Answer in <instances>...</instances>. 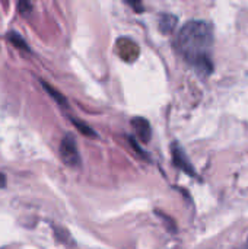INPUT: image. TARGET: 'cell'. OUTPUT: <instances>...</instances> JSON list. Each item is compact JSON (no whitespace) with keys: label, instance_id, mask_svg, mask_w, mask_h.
Returning <instances> with one entry per match:
<instances>
[{"label":"cell","instance_id":"1","mask_svg":"<svg viewBox=\"0 0 248 249\" xmlns=\"http://www.w3.org/2000/svg\"><path fill=\"white\" fill-rule=\"evenodd\" d=\"M213 31L208 22H187L177 35V50L203 76L213 70L212 63Z\"/></svg>","mask_w":248,"mask_h":249},{"label":"cell","instance_id":"2","mask_svg":"<svg viewBox=\"0 0 248 249\" xmlns=\"http://www.w3.org/2000/svg\"><path fill=\"white\" fill-rule=\"evenodd\" d=\"M60 158L70 168L80 166V155H79V150H77L73 136L66 134L63 137V140L60 143Z\"/></svg>","mask_w":248,"mask_h":249},{"label":"cell","instance_id":"3","mask_svg":"<svg viewBox=\"0 0 248 249\" xmlns=\"http://www.w3.org/2000/svg\"><path fill=\"white\" fill-rule=\"evenodd\" d=\"M171 150H172V160H174L175 166H178L180 169H183L186 174L194 177V175H196V174H194V169H193V166H191L189 158L186 156L184 150L181 149V146H180L178 143H174L172 147H171Z\"/></svg>","mask_w":248,"mask_h":249},{"label":"cell","instance_id":"4","mask_svg":"<svg viewBox=\"0 0 248 249\" xmlns=\"http://www.w3.org/2000/svg\"><path fill=\"white\" fill-rule=\"evenodd\" d=\"M117 53H118L126 61H133V60H136V57L139 55V48H137V45H136L133 41L123 38V39H120V41L117 42Z\"/></svg>","mask_w":248,"mask_h":249},{"label":"cell","instance_id":"5","mask_svg":"<svg viewBox=\"0 0 248 249\" xmlns=\"http://www.w3.org/2000/svg\"><path fill=\"white\" fill-rule=\"evenodd\" d=\"M132 125H133V128H134L137 137H139L143 143H148V142L151 140L152 131H151V125H149L148 120H145V118H142V117L133 118V120H132Z\"/></svg>","mask_w":248,"mask_h":249},{"label":"cell","instance_id":"6","mask_svg":"<svg viewBox=\"0 0 248 249\" xmlns=\"http://www.w3.org/2000/svg\"><path fill=\"white\" fill-rule=\"evenodd\" d=\"M177 22H178V19H177L174 15L165 13V15H162L161 19H159V31H161L162 34H165V35L172 34L174 29L177 28Z\"/></svg>","mask_w":248,"mask_h":249},{"label":"cell","instance_id":"7","mask_svg":"<svg viewBox=\"0 0 248 249\" xmlns=\"http://www.w3.org/2000/svg\"><path fill=\"white\" fill-rule=\"evenodd\" d=\"M7 39H9L16 48H19V50H22V51H29L28 44L25 42V39L22 38L20 34H18V32H9V34H7Z\"/></svg>","mask_w":248,"mask_h":249},{"label":"cell","instance_id":"8","mask_svg":"<svg viewBox=\"0 0 248 249\" xmlns=\"http://www.w3.org/2000/svg\"><path fill=\"white\" fill-rule=\"evenodd\" d=\"M41 85L44 86V89L50 93V96L57 102V104H60L61 107H67V101H66V98L58 92V90H56L53 86H50V85H47V82H41Z\"/></svg>","mask_w":248,"mask_h":249},{"label":"cell","instance_id":"9","mask_svg":"<svg viewBox=\"0 0 248 249\" xmlns=\"http://www.w3.org/2000/svg\"><path fill=\"white\" fill-rule=\"evenodd\" d=\"M72 121H73V124L76 125V128H77L82 134L89 136V137H94V136H95L94 130H91L86 124H83V123H80V121H77V120H72Z\"/></svg>","mask_w":248,"mask_h":249},{"label":"cell","instance_id":"10","mask_svg":"<svg viewBox=\"0 0 248 249\" xmlns=\"http://www.w3.org/2000/svg\"><path fill=\"white\" fill-rule=\"evenodd\" d=\"M18 9H19L20 15H23V16L28 15L31 12V9H32L31 1L29 0H18Z\"/></svg>","mask_w":248,"mask_h":249},{"label":"cell","instance_id":"11","mask_svg":"<svg viewBox=\"0 0 248 249\" xmlns=\"http://www.w3.org/2000/svg\"><path fill=\"white\" fill-rule=\"evenodd\" d=\"M137 13H140V12H143V4H142V0H126Z\"/></svg>","mask_w":248,"mask_h":249},{"label":"cell","instance_id":"12","mask_svg":"<svg viewBox=\"0 0 248 249\" xmlns=\"http://www.w3.org/2000/svg\"><path fill=\"white\" fill-rule=\"evenodd\" d=\"M4 185H6V178L3 174H0V188H3Z\"/></svg>","mask_w":248,"mask_h":249}]
</instances>
